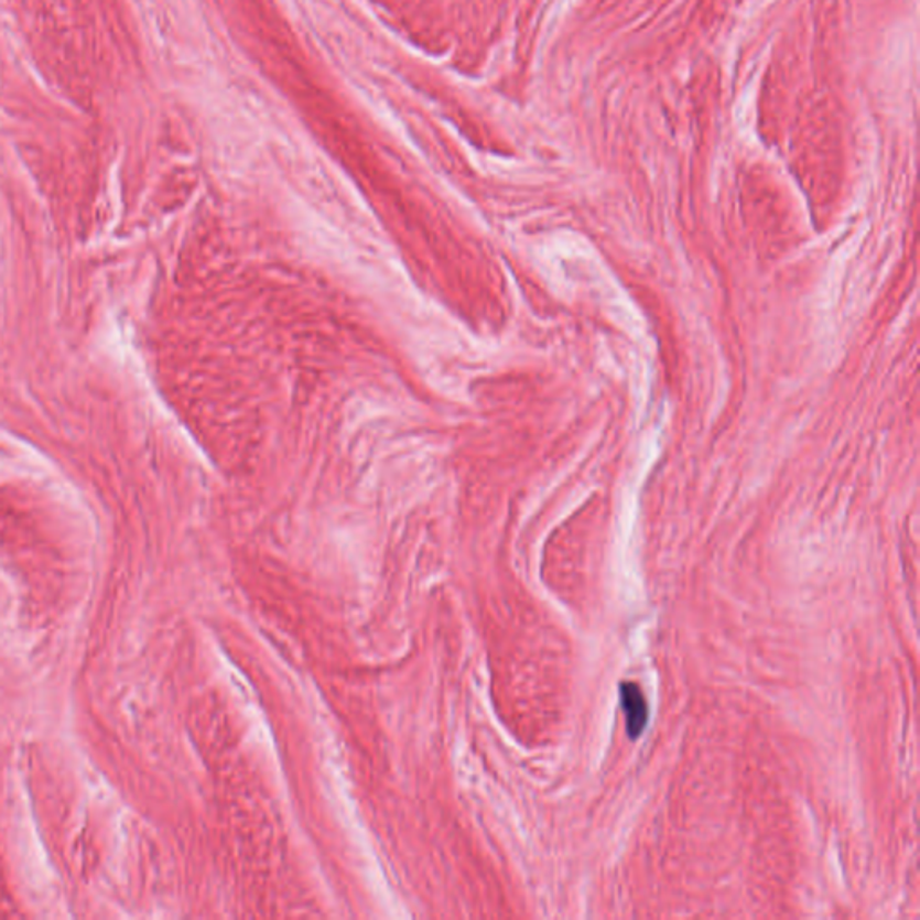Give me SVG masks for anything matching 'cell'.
Returning <instances> with one entry per match:
<instances>
[{"mask_svg":"<svg viewBox=\"0 0 920 920\" xmlns=\"http://www.w3.org/2000/svg\"><path fill=\"white\" fill-rule=\"evenodd\" d=\"M620 705L626 716V728L631 739L642 736L649 719V706L640 686L634 682L620 683Z\"/></svg>","mask_w":920,"mask_h":920,"instance_id":"cell-1","label":"cell"}]
</instances>
